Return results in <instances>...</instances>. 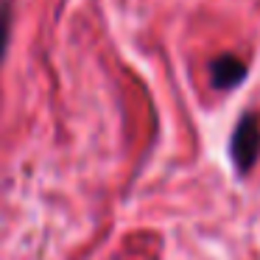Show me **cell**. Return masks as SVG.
Returning a JSON list of instances; mask_svg holds the SVG:
<instances>
[{
	"label": "cell",
	"instance_id": "cell-1",
	"mask_svg": "<svg viewBox=\"0 0 260 260\" xmlns=\"http://www.w3.org/2000/svg\"><path fill=\"white\" fill-rule=\"evenodd\" d=\"M230 154L232 162L241 174H249L252 165L260 157V118L254 112H246L238 120L235 132H232V143H230Z\"/></svg>",
	"mask_w": 260,
	"mask_h": 260
},
{
	"label": "cell",
	"instance_id": "cell-2",
	"mask_svg": "<svg viewBox=\"0 0 260 260\" xmlns=\"http://www.w3.org/2000/svg\"><path fill=\"white\" fill-rule=\"evenodd\" d=\"M210 76H213L215 90H232L246 79V64L235 56V53H224L210 64Z\"/></svg>",
	"mask_w": 260,
	"mask_h": 260
}]
</instances>
